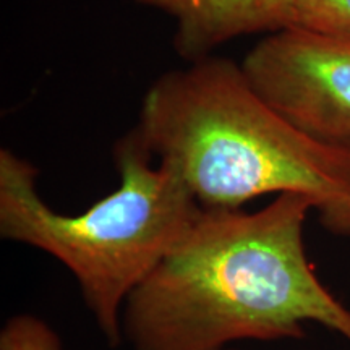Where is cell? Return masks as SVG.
<instances>
[{
  "label": "cell",
  "mask_w": 350,
  "mask_h": 350,
  "mask_svg": "<svg viewBox=\"0 0 350 350\" xmlns=\"http://www.w3.org/2000/svg\"><path fill=\"white\" fill-rule=\"evenodd\" d=\"M317 201L281 193L255 213L203 209L129 297L131 350H227L243 340H300L305 325L350 344V310L319 281L304 229Z\"/></svg>",
  "instance_id": "1"
},
{
  "label": "cell",
  "mask_w": 350,
  "mask_h": 350,
  "mask_svg": "<svg viewBox=\"0 0 350 350\" xmlns=\"http://www.w3.org/2000/svg\"><path fill=\"white\" fill-rule=\"evenodd\" d=\"M137 129L203 209H242L271 193H304L318 206L350 190V151L297 130L224 57L157 78Z\"/></svg>",
  "instance_id": "2"
},
{
  "label": "cell",
  "mask_w": 350,
  "mask_h": 350,
  "mask_svg": "<svg viewBox=\"0 0 350 350\" xmlns=\"http://www.w3.org/2000/svg\"><path fill=\"white\" fill-rule=\"evenodd\" d=\"M119 187L80 214L51 208L38 169L0 151V237L41 250L67 268L111 347L133 291L180 242L203 208L172 170L157 163L135 126L113 146Z\"/></svg>",
  "instance_id": "3"
},
{
  "label": "cell",
  "mask_w": 350,
  "mask_h": 350,
  "mask_svg": "<svg viewBox=\"0 0 350 350\" xmlns=\"http://www.w3.org/2000/svg\"><path fill=\"white\" fill-rule=\"evenodd\" d=\"M250 85L288 124L350 151V38L292 25L245 55Z\"/></svg>",
  "instance_id": "4"
},
{
  "label": "cell",
  "mask_w": 350,
  "mask_h": 350,
  "mask_svg": "<svg viewBox=\"0 0 350 350\" xmlns=\"http://www.w3.org/2000/svg\"><path fill=\"white\" fill-rule=\"evenodd\" d=\"M175 21V47L190 60L248 34L295 23L297 0H138Z\"/></svg>",
  "instance_id": "5"
},
{
  "label": "cell",
  "mask_w": 350,
  "mask_h": 350,
  "mask_svg": "<svg viewBox=\"0 0 350 350\" xmlns=\"http://www.w3.org/2000/svg\"><path fill=\"white\" fill-rule=\"evenodd\" d=\"M0 350H65L60 336L36 314L8 318L0 331Z\"/></svg>",
  "instance_id": "6"
},
{
  "label": "cell",
  "mask_w": 350,
  "mask_h": 350,
  "mask_svg": "<svg viewBox=\"0 0 350 350\" xmlns=\"http://www.w3.org/2000/svg\"><path fill=\"white\" fill-rule=\"evenodd\" d=\"M294 25L350 38V0H297Z\"/></svg>",
  "instance_id": "7"
},
{
  "label": "cell",
  "mask_w": 350,
  "mask_h": 350,
  "mask_svg": "<svg viewBox=\"0 0 350 350\" xmlns=\"http://www.w3.org/2000/svg\"><path fill=\"white\" fill-rule=\"evenodd\" d=\"M319 224L332 235L350 237V190L318 204Z\"/></svg>",
  "instance_id": "8"
},
{
  "label": "cell",
  "mask_w": 350,
  "mask_h": 350,
  "mask_svg": "<svg viewBox=\"0 0 350 350\" xmlns=\"http://www.w3.org/2000/svg\"><path fill=\"white\" fill-rule=\"evenodd\" d=\"M227 350H235V349H232V347H230V349H227Z\"/></svg>",
  "instance_id": "9"
}]
</instances>
